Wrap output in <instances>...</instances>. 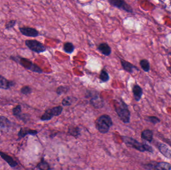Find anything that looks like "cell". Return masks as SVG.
<instances>
[{
	"instance_id": "cell-3",
	"label": "cell",
	"mask_w": 171,
	"mask_h": 170,
	"mask_svg": "<svg viewBox=\"0 0 171 170\" xmlns=\"http://www.w3.org/2000/svg\"><path fill=\"white\" fill-rule=\"evenodd\" d=\"M123 140L126 145L131 147L132 148L136 149L140 152L148 151L153 152V149L152 147L147 144H142L138 141L132 138L131 137H123Z\"/></svg>"
},
{
	"instance_id": "cell-2",
	"label": "cell",
	"mask_w": 171,
	"mask_h": 170,
	"mask_svg": "<svg viewBox=\"0 0 171 170\" xmlns=\"http://www.w3.org/2000/svg\"><path fill=\"white\" fill-rule=\"evenodd\" d=\"M113 124L110 116L106 114L101 115L96 121V129L100 133L102 134H106L109 132Z\"/></svg>"
},
{
	"instance_id": "cell-9",
	"label": "cell",
	"mask_w": 171,
	"mask_h": 170,
	"mask_svg": "<svg viewBox=\"0 0 171 170\" xmlns=\"http://www.w3.org/2000/svg\"><path fill=\"white\" fill-rule=\"evenodd\" d=\"M121 65L122 67H123L124 69L126 70L128 73H134V70H137L138 71L139 69H138V67L135 66L133 64L128 62L127 61H126L123 59H121Z\"/></svg>"
},
{
	"instance_id": "cell-17",
	"label": "cell",
	"mask_w": 171,
	"mask_h": 170,
	"mask_svg": "<svg viewBox=\"0 0 171 170\" xmlns=\"http://www.w3.org/2000/svg\"><path fill=\"white\" fill-rule=\"evenodd\" d=\"M77 100L78 99L77 98L74 96H67L62 100V103L64 106H68L72 105L73 103L77 101Z\"/></svg>"
},
{
	"instance_id": "cell-4",
	"label": "cell",
	"mask_w": 171,
	"mask_h": 170,
	"mask_svg": "<svg viewBox=\"0 0 171 170\" xmlns=\"http://www.w3.org/2000/svg\"><path fill=\"white\" fill-rule=\"evenodd\" d=\"M63 108L61 106H58L53 108L46 110L44 114L41 117V120L43 121H49L54 116H59L61 114Z\"/></svg>"
},
{
	"instance_id": "cell-28",
	"label": "cell",
	"mask_w": 171,
	"mask_h": 170,
	"mask_svg": "<svg viewBox=\"0 0 171 170\" xmlns=\"http://www.w3.org/2000/svg\"><path fill=\"white\" fill-rule=\"evenodd\" d=\"M16 21L15 20H11L6 25V29H10L13 28L16 25Z\"/></svg>"
},
{
	"instance_id": "cell-15",
	"label": "cell",
	"mask_w": 171,
	"mask_h": 170,
	"mask_svg": "<svg viewBox=\"0 0 171 170\" xmlns=\"http://www.w3.org/2000/svg\"><path fill=\"white\" fill-rule=\"evenodd\" d=\"M0 156L2 158L4 159L5 161L9 164V165L11 167L14 168L17 166L18 165L17 163L12 158V157H10V156L6 154L5 153H3L2 152L0 151Z\"/></svg>"
},
{
	"instance_id": "cell-14",
	"label": "cell",
	"mask_w": 171,
	"mask_h": 170,
	"mask_svg": "<svg viewBox=\"0 0 171 170\" xmlns=\"http://www.w3.org/2000/svg\"><path fill=\"white\" fill-rule=\"evenodd\" d=\"M37 131L28 128H22L21 129L18 133V137H19V139H21L27 135H36V134H37Z\"/></svg>"
},
{
	"instance_id": "cell-25",
	"label": "cell",
	"mask_w": 171,
	"mask_h": 170,
	"mask_svg": "<svg viewBox=\"0 0 171 170\" xmlns=\"http://www.w3.org/2000/svg\"><path fill=\"white\" fill-rule=\"evenodd\" d=\"M69 132L70 134L72 136L77 137L80 134V129L77 127H72L69 129Z\"/></svg>"
},
{
	"instance_id": "cell-18",
	"label": "cell",
	"mask_w": 171,
	"mask_h": 170,
	"mask_svg": "<svg viewBox=\"0 0 171 170\" xmlns=\"http://www.w3.org/2000/svg\"><path fill=\"white\" fill-rule=\"evenodd\" d=\"M141 137L144 140L151 142L153 140V132L150 130H145L142 132Z\"/></svg>"
},
{
	"instance_id": "cell-7",
	"label": "cell",
	"mask_w": 171,
	"mask_h": 170,
	"mask_svg": "<svg viewBox=\"0 0 171 170\" xmlns=\"http://www.w3.org/2000/svg\"><path fill=\"white\" fill-rule=\"evenodd\" d=\"M22 34L29 37H37L39 35L38 31L34 28L30 27H22L19 28Z\"/></svg>"
},
{
	"instance_id": "cell-30",
	"label": "cell",
	"mask_w": 171,
	"mask_h": 170,
	"mask_svg": "<svg viewBox=\"0 0 171 170\" xmlns=\"http://www.w3.org/2000/svg\"><path fill=\"white\" fill-rule=\"evenodd\" d=\"M170 4H171V2H170Z\"/></svg>"
},
{
	"instance_id": "cell-10",
	"label": "cell",
	"mask_w": 171,
	"mask_h": 170,
	"mask_svg": "<svg viewBox=\"0 0 171 170\" xmlns=\"http://www.w3.org/2000/svg\"><path fill=\"white\" fill-rule=\"evenodd\" d=\"M133 95L135 100L136 101H139L141 100L142 95L143 94V89L140 86L138 85H135L132 89Z\"/></svg>"
},
{
	"instance_id": "cell-23",
	"label": "cell",
	"mask_w": 171,
	"mask_h": 170,
	"mask_svg": "<svg viewBox=\"0 0 171 170\" xmlns=\"http://www.w3.org/2000/svg\"><path fill=\"white\" fill-rule=\"evenodd\" d=\"M100 79L102 82H106L108 81L109 79H110L109 73L104 69L101 70V73L100 75Z\"/></svg>"
},
{
	"instance_id": "cell-27",
	"label": "cell",
	"mask_w": 171,
	"mask_h": 170,
	"mask_svg": "<svg viewBox=\"0 0 171 170\" xmlns=\"http://www.w3.org/2000/svg\"><path fill=\"white\" fill-rule=\"evenodd\" d=\"M21 91L22 93L24 95H28L32 93V90L29 86H25L22 88Z\"/></svg>"
},
{
	"instance_id": "cell-12",
	"label": "cell",
	"mask_w": 171,
	"mask_h": 170,
	"mask_svg": "<svg viewBox=\"0 0 171 170\" xmlns=\"http://www.w3.org/2000/svg\"><path fill=\"white\" fill-rule=\"evenodd\" d=\"M11 125V122L7 118L0 115V131L8 130Z\"/></svg>"
},
{
	"instance_id": "cell-20",
	"label": "cell",
	"mask_w": 171,
	"mask_h": 170,
	"mask_svg": "<svg viewBox=\"0 0 171 170\" xmlns=\"http://www.w3.org/2000/svg\"><path fill=\"white\" fill-rule=\"evenodd\" d=\"M140 66H141L142 69H143L145 72L148 73L149 71H150V63H149L147 59H142V60L140 61Z\"/></svg>"
},
{
	"instance_id": "cell-5",
	"label": "cell",
	"mask_w": 171,
	"mask_h": 170,
	"mask_svg": "<svg viewBox=\"0 0 171 170\" xmlns=\"http://www.w3.org/2000/svg\"><path fill=\"white\" fill-rule=\"evenodd\" d=\"M25 44L30 49L35 53H42L46 50L45 45L37 40H27L25 41Z\"/></svg>"
},
{
	"instance_id": "cell-24",
	"label": "cell",
	"mask_w": 171,
	"mask_h": 170,
	"mask_svg": "<svg viewBox=\"0 0 171 170\" xmlns=\"http://www.w3.org/2000/svg\"><path fill=\"white\" fill-rule=\"evenodd\" d=\"M69 87L67 86H60L59 87H58L57 89V94L59 95H61L63 94H65L67 93L69 90Z\"/></svg>"
},
{
	"instance_id": "cell-29",
	"label": "cell",
	"mask_w": 171,
	"mask_h": 170,
	"mask_svg": "<svg viewBox=\"0 0 171 170\" xmlns=\"http://www.w3.org/2000/svg\"><path fill=\"white\" fill-rule=\"evenodd\" d=\"M148 121L151 122L153 123V124H157V123H158L160 122V121L159 119H158V118L155 117V116H150V117H148Z\"/></svg>"
},
{
	"instance_id": "cell-13",
	"label": "cell",
	"mask_w": 171,
	"mask_h": 170,
	"mask_svg": "<svg viewBox=\"0 0 171 170\" xmlns=\"http://www.w3.org/2000/svg\"><path fill=\"white\" fill-rule=\"evenodd\" d=\"M14 85L15 83H14L12 81H8V79L0 74V89H8Z\"/></svg>"
},
{
	"instance_id": "cell-1",
	"label": "cell",
	"mask_w": 171,
	"mask_h": 170,
	"mask_svg": "<svg viewBox=\"0 0 171 170\" xmlns=\"http://www.w3.org/2000/svg\"><path fill=\"white\" fill-rule=\"evenodd\" d=\"M114 107L118 116L125 123L130 122L131 113L127 105L122 100L114 101Z\"/></svg>"
},
{
	"instance_id": "cell-22",
	"label": "cell",
	"mask_w": 171,
	"mask_h": 170,
	"mask_svg": "<svg viewBox=\"0 0 171 170\" xmlns=\"http://www.w3.org/2000/svg\"><path fill=\"white\" fill-rule=\"evenodd\" d=\"M37 168L40 170H50V165L46 161L44 160V159H42L41 162L38 164Z\"/></svg>"
},
{
	"instance_id": "cell-6",
	"label": "cell",
	"mask_w": 171,
	"mask_h": 170,
	"mask_svg": "<svg viewBox=\"0 0 171 170\" xmlns=\"http://www.w3.org/2000/svg\"><path fill=\"white\" fill-rule=\"evenodd\" d=\"M109 3L113 7L122 10L128 13H132L133 12V9L129 4L123 0H109Z\"/></svg>"
},
{
	"instance_id": "cell-21",
	"label": "cell",
	"mask_w": 171,
	"mask_h": 170,
	"mask_svg": "<svg viewBox=\"0 0 171 170\" xmlns=\"http://www.w3.org/2000/svg\"><path fill=\"white\" fill-rule=\"evenodd\" d=\"M156 168L158 170H171V165L168 163H159L157 165Z\"/></svg>"
},
{
	"instance_id": "cell-19",
	"label": "cell",
	"mask_w": 171,
	"mask_h": 170,
	"mask_svg": "<svg viewBox=\"0 0 171 170\" xmlns=\"http://www.w3.org/2000/svg\"><path fill=\"white\" fill-rule=\"evenodd\" d=\"M63 49H64V52L67 53L71 54L74 51L75 46L71 42H67L64 44Z\"/></svg>"
},
{
	"instance_id": "cell-26",
	"label": "cell",
	"mask_w": 171,
	"mask_h": 170,
	"mask_svg": "<svg viewBox=\"0 0 171 170\" xmlns=\"http://www.w3.org/2000/svg\"><path fill=\"white\" fill-rule=\"evenodd\" d=\"M21 106L20 105H18L16 106L15 108H14L13 109V113L14 115L17 116V117H19L20 115H21Z\"/></svg>"
},
{
	"instance_id": "cell-11",
	"label": "cell",
	"mask_w": 171,
	"mask_h": 170,
	"mask_svg": "<svg viewBox=\"0 0 171 170\" xmlns=\"http://www.w3.org/2000/svg\"><path fill=\"white\" fill-rule=\"evenodd\" d=\"M97 49L100 53L105 56H109L111 53V48L107 43L100 44Z\"/></svg>"
},
{
	"instance_id": "cell-16",
	"label": "cell",
	"mask_w": 171,
	"mask_h": 170,
	"mask_svg": "<svg viewBox=\"0 0 171 170\" xmlns=\"http://www.w3.org/2000/svg\"><path fill=\"white\" fill-rule=\"evenodd\" d=\"M159 150L162 154L167 158H170L171 157V149L165 144H162L160 145Z\"/></svg>"
},
{
	"instance_id": "cell-8",
	"label": "cell",
	"mask_w": 171,
	"mask_h": 170,
	"mask_svg": "<svg viewBox=\"0 0 171 170\" xmlns=\"http://www.w3.org/2000/svg\"><path fill=\"white\" fill-rule=\"evenodd\" d=\"M91 104L95 108H101L104 105V102L98 93H96L92 96L90 99Z\"/></svg>"
}]
</instances>
